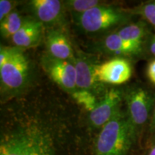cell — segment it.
I'll list each match as a JSON object with an SVG mask.
<instances>
[{"label":"cell","instance_id":"cell-1","mask_svg":"<svg viewBox=\"0 0 155 155\" xmlns=\"http://www.w3.org/2000/svg\"><path fill=\"white\" fill-rule=\"evenodd\" d=\"M0 155H55L49 131L38 119L28 116L12 121L2 130Z\"/></svg>","mask_w":155,"mask_h":155},{"label":"cell","instance_id":"cell-2","mask_svg":"<svg viewBox=\"0 0 155 155\" xmlns=\"http://www.w3.org/2000/svg\"><path fill=\"white\" fill-rule=\"evenodd\" d=\"M137 139V134L121 110L101 128L95 144L96 155H127Z\"/></svg>","mask_w":155,"mask_h":155},{"label":"cell","instance_id":"cell-3","mask_svg":"<svg viewBox=\"0 0 155 155\" xmlns=\"http://www.w3.org/2000/svg\"><path fill=\"white\" fill-rule=\"evenodd\" d=\"M29 61L22 49L9 46L0 48V81L2 91L15 95L23 90L30 80Z\"/></svg>","mask_w":155,"mask_h":155},{"label":"cell","instance_id":"cell-4","mask_svg":"<svg viewBox=\"0 0 155 155\" xmlns=\"http://www.w3.org/2000/svg\"><path fill=\"white\" fill-rule=\"evenodd\" d=\"M75 15L81 30L87 33H98L126 24L131 15L126 9L103 4Z\"/></svg>","mask_w":155,"mask_h":155},{"label":"cell","instance_id":"cell-5","mask_svg":"<svg viewBox=\"0 0 155 155\" xmlns=\"http://www.w3.org/2000/svg\"><path fill=\"white\" fill-rule=\"evenodd\" d=\"M128 119L137 138L149 122L154 108L155 98L147 89L141 86H132L124 92Z\"/></svg>","mask_w":155,"mask_h":155},{"label":"cell","instance_id":"cell-6","mask_svg":"<svg viewBox=\"0 0 155 155\" xmlns=\"http://www.w3.org/2000/svg\"><path fill=\"white\" fill-rule=\"evenodd\" d=\"M41 63L48 76L63 90L71 95L76 91V72L73 61L57 59L46 54L42 56Z\"/></svg>","mask_w":155,"mask_h":155},{"label":"cell","instance_id":"cell-7","mask_svg":"<svg viewBox=\"0 0 155 155\" xmlns=\"http://www.w3.org/2000/svg\"><path fill=\"white\" fill-rule=\"evenodd\" d=\"M73 62L76 72L77 90L88 91L101 98L106 89H104V85L98 82L95 77V67L97 65L95 61L88 55L79 52L75 55Z\"/></svg>","mask_w":155,"mask_h":155},{"label":"cell","instance_id":"cell-8","mask_svg":"<svg viewBox=\"0 0 155 155\" xmlns=\"http://www.w3.org/2000/svg\"><path fill=\"white\" fill-rule=\"evenodd\" d=\"M124 92L114 88L106 90L96 107L90 112L89 121L94 128L103 127L121 110Z\"/></svg>","mask_w":155,"mask_h":155},{"label":"cell","instance_id":"cell-9","mask_svg":"<svg viewBox=\"0 0 155 155\" xmlns=\"http://www.w3.org/2000/svg\"><path fill=\"white\" fill-rule=\"evenodd\" d=\"M132 70L129 62L121 58H115L95 67V77L103 84L120 85L130 79Z\"/></svg>","mask_w":155,"mask_h":155},{"label":"cell","instance_id":"cell-10","mask_svg":"<svg viewBox=\"0 0 155 155\" xmlns=\"http://www.w3.org/2000/svg\"><path fill=\"white\" fill-rule=\"evenodd\" d=\"M29 9L36 20L43 26L55 27L64 22L63 2L59 0H32L28 3Z\"/></svg>","mask_w":155,"mask_h":155},{"label":"cell","instance_id":"cell-11","mask_svg":"<svg viewBox=\"0 0 155 155\" xmlns=\"http://www.w3.org/2000/svg\"><path fill=\"white\" fill-rule=\"evenodd\" d=\"M47 54L60 60L73 61L75 54L68 37L61 29H51L45 35Z\"/></svg>","mask_w":155,"mask_h":155},{"label":"cell","instance_id":"cell-12","mask_svg":"<svg viewBox=\"0 0 155 155\" xmlns=\"http://www.w3.org/2000/svg\"><path fill=\"white\" fill-rule=\"evenodd\" d=\"M44 26L35 18H28L11 40L15 47L28 49L38 46L41 42Z\"/></svg>","mask_w":155,"mask_h":155},{"label":"cell","instance_id":"cell-13","mask_svg":"<svg viewBox=\"0 0 155 155\" xmlns=\"http://www.w3.org/2000/svg\"><path fill=\"white\" fill-rule=\"evenodd\" d=\"M104 46L111 53L129 56L139 55L143 49L142 47L122 39L117 32L108 35L104 40Z\"/></svg>","mask_w":155,"mask_h":155},{"label":"cell","instance_id":"cell-14","mask_svg":"<svg viewBox=\"0 0 155 155\" xmlns=\"http://www.w3.org/2000/svg\"><path fill=\"white\" fill-rule=\"evenodd\" d=\"M117 34L124 40L142 47L147 34V24L144 21H140L128 25L120 29Z\"/></svg>","mask_w":155,"mask_h":155},{"label":"cell","instance_id":"cell-15","mask_svg":"<svg viewBox=\"0 0 155 155\" xmlns=\"http://www.w3.org/2000/svg\"><path fill=\"white\" fill-rule=\"evenodd\" d=\"M28 17H25L18 12L14 10L0 22L1 36L4 39L12 38V37L19 30Z\"/></svg>","mask_w":155,"mask_h":155},{"label":"cell","instance_id":"cell-16","mask_svg":"<svg viewBox=\"0 0 155 155\" xmlns=\"http://www.w3.org/2000/svg\"><path fill=\"white\" fill-rule=\"evenodd\" d=\"M65 9L72 12L73 15H80L103 3L97 0H68L63 2Z\"/></svg>","mask_w":155,"mask_h":155},{"label":"cell","instance_id":"cell-17","mask_svg":"<svg viewBox=\"0 0 155 155\" xmlns=\"http://www.w3.org/2000/svg\"><path fill=\"white\" fill-rule=\"evenodd\" d=\"M128 11L131 15H140L146 22L155 28V1L147 2Z\"/></svg>","mask_w":155,"mask_h":155},{"label":"cell","instance_id":"cell-18","mask_svg":"<svg viewBox=\"0 0 155 155\" xmlns=\"http://www.w3.org/2000/svg\"><path fill=\"white\" fill-rule=\"evenodd\" d=\"M72 96L78 104L82 105L89 112L94 111L99 101L96 95L84 90H77Z\"/></svg>","mask_w":155,"mask_h":155},{"label":"cell","instance_id":"cell-19","mask_svg":"<svg viewBox=\"0 0 155 155\" xmlns=\"http://www.w3.org/2000/svg\"><path fill=\"white\" fill-rule=\"evenodd\" d=\"M16 2L10 0H0V22L12 12Z\"/></svg>","mask_w":155,"mask_h":155},{"label":"cell","instance_id":"cell-20","mask_svg":"<svg viewBox=\"0 0 155 155\" xmlns=\"http://www.w3.org/2000/svg\"><path fill=\"white\" fill-rule=\"evenodd\" d=\"M147 76L151 82L155 85V60L150 62L147 67Z\"/></svg>","mask_w":155,"mask_h":155},{"label":"cell","instance_id":"cell-21","mask_svg":"<svg viewBox=\"0 0 155 155\" xmlns=\"http://www.w3.org/2000/svg\"><path fill=\"white\" fill-rule=\"evenodd\" d=\"M149 127H150V131L151 134L153 136L154 140H155V103L154 108H153L152 116H151V119L150 121V124H149Z\"/></svg>","mask_w":155,"mask_h":155},{"label":"cell","instance_id":"cell-22","mask_svg":"<svg viewBox=\"0 0 155 155\" xmlns=\"http://www.w3.org/2000/svg\"><path fill=\"white\" fill-rule=\"evenodd\" d=\"M150 50L153 55L155 56V35L153 36L150 42Z\"/></svg>","mask_w":155,"mask_h":155},{"label":"cell","instance_id":"cell-23","mask_svg":"<svg viewBox=\"0 0 155 155\" xmlns=\"http://www.w3.org/2000/svg\"><path fill=\"white\" fill-rule=\"evenodd\" d=\"M145 155H155V140H154V142L151 145L149 150H147Z\"/></svg>","mask_w":155,"mask_h":155}]
</instances>
